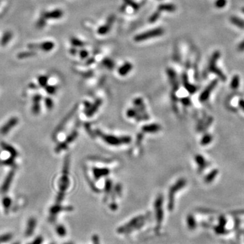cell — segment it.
I'll list each match as a JSON object with an SVG mask.
<instances>
[{"label":"cell","instance_id":"1","mask_svg":"<svg viewBox=\"0 0 244 244\" xmlns=\"http://www.w3.org/2000/svg\"><path fill=\"white\" fill-rule=\"evenodd\" d=\"M89 164L86 166V178L92 189L96 192V183L109 178L113 168H115L117 163L114 160L105 158L88 159Z\"/></svg>","mask_w":244,"mask_h":244},{"label":"cell","instance_id":"50","mask_svg":"<svg viewBox=\"0 0 244 244\" xmlns=\"http://www.w3.org/2000/svg\"><path fill=\"white\" fill-rule=\"evenodd\" d=\"M70 53H71V54L72 55H76V54L77 53V49H75V47H72V48L70 50Z\"/></svg>","mask_w":244,"mask_h":244},{"label":"cell","instance_id":"9","mask_svg":"<svg viewBox=\"0 0 244 244\" xmlns=\"http://www.w3.org/2000/svg\"><path fill=\"white\" fill-rule=\"evenodd\" d=\"M132 106L137 109L142 116L143 122H147L150 119V115L147 111V105L142 97H136L133 100Z\"/></svg>","mask_w":244,"mask_h":244},{"label":"cell","instance_id":"51","mask_svg":"<svg viewBox=\"0 0 244 244\" xmlns=\"http://www.w3.org/2000/svg\"><path fill=\"white\" fill-rule=\"evenodd\" d=\"M94 61H95L94 58H89V59L88 61H87V64H92V63H94Z\"/></svg>","mask_w":244,"mask_h":244},{"label":"cell","instance_id":"6","mask_svg":"<svg viewBox=\"0 0 244 244\" xmlns=\"http://www.w3.org/2000/svg\"><path fill=\"white\" fill-rule=\"evenodd\" d=\"M147 218V214L137 216L132 218L128 222L119 227L117 229V232L119 233V234H123L124 233H128L130 231H134L136 229L139 228L140 226H142Z\"/></svg>","mask_w":244,"mask_h":244},{"label":"cell","instance_id":"15","mask_svg":"<svg viewBox=\"0 0 244 244\" xmlns=\"http://www.w3.org/2000/svg\"><path fill=\"white\" fill-rule=\"evenodd\" d=\"M19 119L17 117H12L3 125L0 128V134L5 136L18 124Z\"/></svg>","mask_w":244,"mask_h":244},{"label":"cell","instance_id":"41","mask_svg":"<svg viewBox=\"0 0 244 244\" xmlns=\"http://www.w3.org/2000/svg\"><path fill=\"white\" fill-rule=\"evenodd\" d=\"M160 15L161 12H159V10H157L155 12H154L151 15L149 19H148V21H149L150 23H154V22H155L159 18V17H160Z\"/></svg>","mask_w":244,"mask_h":244},{"label":"cell","instance_id":"53","mask_svg":"<svg viewBox=\"0 0 244 244\" xmlns=\"http://www.w3.org/2000/svg\"><path fill=\"white\" fill-rule=\"evenodd\" d=\"M14 244H19V243H14Z\"/></svg>","mask_w":244,"mask_h":244},{"label":"cell","instance_id":"48","mask_svg":"<svg viewBox=\"0 0 244 244\" xmlns=\"http://www.w3.org/2000/svg\"><path fill=\"white\" fill-rule=\"evenodd\" d=\"M115 16L114 15H111L109 16L107 19V21H106V23L109 24L110 25H112V24L113 23V22L115 21Z\"/></svg>","mask_w":244,"mask_h":244},{"label":"cell","instance_id":"25","mask_svg":"<svg viewBox=\"0 0 244 244\" xmlns=\"http://www.w3.org/2000/svg\"><path fill=\"white\" fill-rule=\"evenodd\" d=\"M216 81H214L213 82H212L207 87V88L205 89V90L203 92V93L201 94V95L200 96L201 100H204L207 99V96H208L210 92H211V90L213 88H214V87L216 86Z\"/></svg>","mask_w":244,"mask_h":244},{"label":"cell","instance_id":"11","mask_svg":"<svg viewBox=\"0 0 244 244\" xmlns=\"http://www.w3.org/2000/svg\"><path fill=\"white\" fill-rule=\"evenodd\" d=\"M220 53L218 51H216L213 53L209 63L208 69L210 72H213L214 73L217 74L218 75V77L221 78L222 80H225V76H224L223 73L219 69H218V67H216V62L218 61V58H220Z\"/></svg>","mask_w":244,"mask_h":244},{"label":"cell","instance_id":"2","mask_svg":"<svg viewBox=\"0 0 244 244\" xmlns=\"http://www.w3.org/2000/svg\"><path fill=\"white\" fill-rule=\"evenodd\" d=\"M88 130L89 135L94 138H99L106 145L111 147L119 148L122 146L130 145L132 142L131 136L128 135H115L113 134L106 133L99 129H92L86 125V131Z\"/></svg>","mask_w":244,"mask_h":244},{"label":"cell","instance_id":"43","mask_svg":"<svg viewBox=\"0 0 244 244\" xmlns=\"http://www.w3.org/2000/svg\"><path fill=\"white\" fill-rule=\"evenodd\" d=\"M226 4V0H216L215 2V6L217 8H223Z\"/></svg>","mask_w":244,"mask_h":244},{"label":"cell","instance_id":"31","mask_svg":"<svg viewBox=\"0 0 244 244\" xmlns=\"http://www.w3.org/2000/svg\"><path fill=\"white\" fill-rule=\"evenodd\" d=\"M56 232L60 237H64L67 235V229L63 224H58L56 226Z\"/></svg>","mask_w":244,"mask_h":244},{"label":"cell","instance_id":"20","mask_svg":"<svg viewBox=\"0 0 244 244\" xmlns=\"http://www.w3.org/2000/svg\"><path fill=\"white\" fill-rule=\"evenodd\" d=\"M37 225V220L35 218H30L27 221L26 230H25L24 235L26 237H31L33 234L35 227Z\"/></svg>","mask_w":244,"mask_h":244},{"label":"cell","instance_id":"39","mask_svg":"<svg viewBox=\"0 0 244 244\" xmlns=\"http://www.w3.org/2000/svg\"><path fill=\"white\" fill-rule=\"evenodd\" d=\"M46 19L44 18L43 16L41 15L40 18L38 19L37 23H36V27H37V28H38L39 29H41L44 28V27L46 26Z\"/></svg>","mask_w":244,"mask_h":244},{"label":"cell","instance_id":"13","mask_svg":"<svg viewBox=\"0 0 244 244\" xmlns=\"http://www.w3.org/2000/svg\"><path fill=\"white\" fill-rule=\"evenodd\" d=\"M72 210L71 207H64L61 206V203H56L55 205H53L52 206L50 207L49 210L50 212V217L49 220L51 223L55 222L56 218H57V215L59 213L63 212V211H71Z\"/></svg>","mask_w":244,"mask_h":244},{"label":"cell","instance_id":"34","mask_svg":"<svg viewBox=\"0 0 244 244\" xmlns=\"http://www.w3.org/2000/svg\"><path fill=\"white\" fill-rule=\"evenodd\" d=\"M187 222V223L188 227H189V229L193 230L195 229V227L196 226V223H195V220L193 216H191V215L188 216Z\"/></svg>","mask_w":244,"mask_h":244},{"label":"cell","instance_id":"5","mask_svg":"<svg viewBox=\"0 0 244 244\" xmlns=\"http://www.w3.org/2000/svg\"><path fill=\"white\" fill-rule=\"evenodd\" d=\"M164 197L162 194H158L154 201V212L155 218V230L159 231L161 229L162 223L164 218Z\"/></svg>","mask_w":244,"mask_h":244},{"label":"cell","instance_id":"37","mask_svg":"<svg viewBox=\"0 0 244 244\" xmlns=\"http://www.w3.org/2000/svg\"><path fill=\"white\" fill-rule=\"evenodd\" d=\"M57 86H52V85H47L45 87V89L47 92V94H49L50 95L55 94L56 92L57 91Z\"/></svg>","mask_w":244,"mask_h":244},{"label":"cell","instance_id":"29","mask_svg":"<svg viewBox=\"0 0 244 244\" xmlns=\"http://www.w3.org/2000/svg\"><path fill=\"white\" fill-rule=\"evenodd\" d=\"M36 55V52L34 50H31L30 51H24L18 53L17 55V58L19 59H24V58L33 57Z\"/></svg>","mask_w":244,"mask_h":244},{"label":"cell","instance_id":"4","mask_svg":"<svg viewBox=\"0 0 244 244\" xmlns=\"http://www.w3.org/2000/svg\"><path fill=\"white\" fill-rule=\"evenodd\" d=\"M187 185V181L185 178H181L175 181L169 188L168 192L167 207L170 212H172L175 207V200L177 193L183 189Z\"/></svg>","mask_w":244,"mask_h":244},{"label":"cell","instance_id":"14","mask_svg":"<svg viewBox=\"0 0 244 244\" xmlns=\"http://www.w3.org/2000/svg\"><path fill=\"white\" fill-rule=\"evenodd\" d=\"M28 48L31 50H40L41 51L48 52L52 51L54 48L55 44L52 41H46L41 43L40 44H30L27 46Z\"/></svg>","mask_w":244,"mask_h":244},{"label":"cell","instance_id":"46","mask_svg":"<svg viewBox=\"0 0 244 244\" xmlns=\"http://www.w3.org/2000/svg\"><path fill=\"white\" fill-rule=\"evenodd\" d=\"M80 57L84 59V58H86L88 57V52L86 50H81L79 52Z\"/></svg>","mask_w":244,"mask_h":244},{"label":"cell","instance_id":"40","mask_svg":"<svg viewBox=\"0 0 244 244\" xmlns=\"http://www.w3.org/2000/svg\"><path fill=\"white\" fill-rule=\"evenodd\" d=\"M45 105H46L47 109L48 111H51L52 109L54 108V101H53V100L52 99H50L49 97H47L46 98V99H45Z\"/></svg>","mask_w":244,"mask_h":244},{"label":"cell","instance_id":"38","mask_svg":"<svg viewBox=\"0 0 244 244\" xmlns=\"http://www.w3.org/2000/svg\"><path fill=\"white\" fill-rule=\"evenodd\" d=\"M71 43L74 47H83L84 46L85 44L83 43L82 41L80 40L79 39L76 37H71Z\"/></svg>","mask_w":244,"mask_h":244},{"label":"cell","instance_id":"24","mask_svg":"<svg viewBox=\"0 0 244 244\" xmlns=\"http://www.w3.org/2000/svg\"><path fill=\"white\" fill-rule=\"evenodd\" d=\"M158 10H159V12H174L176 10V6L174 5L171 4H160L158 6Z\"/></svg>","mask_w":244,"mask_h":244},{"label":"cell","instance_id":"45","mask_svg":"<svg viewBox=\"0 0 244 244\" xmlns=\"http://www.w3.org/2000/svg\"><path fill=\"white\" fill-rule=\"evenodd\" d=\"M44 242V239L41 236H37L36 237L34 240L32 241L31 242L29 243L28 244H42Z\"/></svg>","mask_w":244,"mask_h":244},{"label":"cell","instance_id":"7","mask_svg":"<svg viewBox=\"0 0 244 244\" xmlns=\"http://www.w3.org/2000/svg\"><path fill=\"white\" fill-rule=\"evenodd\" d=\"M79 136V131L77 127H75L71 132L68 136H67L63 141L58 143L55 147L54 151L56 153H60L64 151H66L69 147V145L73 144Z\"/></svg>","mask_w":244,"mask_h":244},{"label":"cell","instance_id":"36","mask_svg":"<svg viewBox=\"0 0 244 244\" xmlns=\"http://www.w3.org/2000/svg\"><path fill=\"white\" fill-rule=\"evenodd\" d=\"M47 81H48V77L47 75H41L38 77L39 85L44 88L47 85Z\"/></svg>","mask_w":244,"mask_h":244},{"label":"cell","instance_id":"55","mask_svg":"<svg viewBox=\"0 0 244 244\" xmlns=\"http://www.w3.org/2000/svg\"><path fill=\"white\" fill-rule=\"evenodd\" d=\"M51 244H55V243H51Z\"/></svg>","mask_w":244,"mask_h":244},{"label":"cell","instance_id":"23","mask_svg":"<svg viewBox=\"0 0 244 244\" xmlns=\"http://www.w3.org/2000/svg\"><path fill=\"white\" fill-rule=\"evenodd\" d=\"M183 81L184 88H186L188 92H189V93H193L196 90L195 87L189 83V81H188V77L186 73H184L183 75Z\"/></svg>","mask_w":244,"mask_h":244},{"label":"cell","instance_id":"54","mask_svg":"<svg viewBox=\"0 0 244 244\" xmlns=\"http://www.w3.org/2000/svg\"><path fill=\"white\" fill-rule=\"evenodd\" d=\"M64 244H71V243H64Z\"/></svg>","mask_w":244,"mask_h":244},{"label":"cell","instance_id":"26","mask_svg":"<svg viewBox=\"0 0 244 244\" xmlns=\"http://www.w3.org/2000/svg\"><path fill=\"white\" fill-rule=\"evenodd\" d=\"M12 36L13 34L12 32L10 31H6L4 33V35H2V39H1V41H0V43H1V45L2 46H6V45L9 43V41L12 40Z\"/></svg>","mask_w":244,"mask_h":244},{"label":"cell","instance_id":"30","mask_svg":"<svg viewBox=\"0 0 244 244\" xmlns=\"http://www.w3.org/2000/svg\"><path fill=\"white\" fill-rule=\"evenodd\" d=\"M102 63L103 64V66H105L106 68H107L108 69H113L115 67V63L113 61V60H111V58H104Z\"/></svg>","mask_w":244,"mask_h":244},{"label":"cell","instance_id":"12","mask_svg":"<svg viewBox=\"0 0 244 244\" xmlns=\"http://www.w3.org/2000/svg\"><path fill=\"white\" fill-rule=\"evenodd\" d=\"M78 107H79V105H75L74 107L72 109V110L67 115V116L62 120V122L59 123V125L57 126V128L55 129V130L54 132V134H53V137H54V138L58 136V134L63 130V128H64V126L67 125V123L73 117V116L75 115V113H76L77 111Z\"/></svg>","mask_w":244,"mask_h":244},{"label":"cell","instance_id":"28","mask_svg":"<svg viewBox=\"0 0 244 244\" xmlns=\"http://www.w3.org/2000/svg\"><path fill=\"white\" fill-rule=\"evenodd\" d=\"M230 21L232 24H233L235 26L240 28V29H244V21L237 16H231L230 18Z\"/></svg>","mask_w":244,"mask_h":244},{"label":"cell","instance_id":"42","mask_svg":"<svg viewBox=\"0 0 244 244\" xmlns=\"http://www.w3.org/2000/svg\"><path fill=\"white\" fill-rule=\"evenodd\" d=\"M123 1H124V2L126 4L130 5V6L134 8V10H138V8H139L138 4H136V3L134 2V1H132V0H123Z\"/></svg>","mask_w":244,"mask_h":244},{"label":"cell","instance_id":"17","mask_svg":"<svg viewBox=\"0 0 244 244\" xmlns=\"http://www.w3.org/2000/svg\"><path fill=\"white\" fill-rule=\"evenodd\" d=\"M162 130L160 124L156 123H147L143 125L141 128V132L145 134H158Z\"/></svg>","mask_w":244,"mask_h":244},{"label":"cell","instance_id":"19","mask_svg":"<svg viewBox=\"0 0 244 244\" xmlns=\"http://www.w3.org/2000/svg\"><path fill=\"white\" fill-rule=\"evenodd\" d=\"M41 16L44 18L47 19H59L63 17V12L62 10L56 9L49 12H44L42 13Z\"/></svg>","mask_w":244,"mask_h":244},{"label":"cell","instance_id":"10","mask_svg":"<svg viewBox=\"0 0 244 244\" xmlns=\"http://www.w3.org/2000/svg\"><path fill=\"white\" fill-rule=\"evenodd\" d=\"M164 30L162 29V28H156V29H154L152 30L148 31L147 32L141 33V34H138L136 35L134 37V40L135 41L139 42V41H142L147 40L148 39L153 38V37H159V36H161L164 34Z\"/></svg>","mask_w":244,"mask_h":244},{"label":"cell","instance_id":"22","mask_svg":"<svg viewBox=\"0 0 244 244\" xmlns=\"http://www.w3.org/2000/svg\"><path fill=\"white\" fill-rule=\"evenodd\" d=\"M132 64L130 63H125L123 64L122 67H120L118 69V73L121 76H125L128 73L130 72L132 69Z\"/></svg>","mask_w":244,"mask_h":244},{"label":"cell","instance_id":"35","mask_svg":"<svg viewBox=\"0 0 244 244\" xmlns=\"http://www.w3.org/2000/svg\"><path fill=\"white\" fill-rule=\"evenodd\" d=\"M13 235L11 233H6V234H3L0 235V244L2 243H7L8 242L12 239Z\"/></svg>","mask_w":244,"mask_h":244},{"label":"cell","instance_id":"3","mask_svg":"<svg viewBox=\"0 0 244 244\" xmlns=\"http://www.w3.org/2000/svg\"><path fill=\"white\" fill-rule=\"evenodd\" d=\"M70 158L67 155L64 158L63 170L60 178L58 181V191L56 197V203H61L66 196L67 191L71 185V181L69 178Z\"/></svg>","mask_w":244,"mask_h":244},{"label":"cell","instance_id":"49","mask_svg":"<svg viewBox=\"0 0 244 244\" xmlns=\"http://www.w3.org/2000/svg\"><path fill=\"white\" fill-rule=\"evenodd\" d=\"M237 50H239V52L244 51V40L242 42H241L239 46H238Z\"/></svg>","mask_w":244,"mask_h":244},{"label":"cell","instance_id":"27","mask_svg":"<svg viewBox=\"0 0 244 244\" xmlns=\"http://www.w3.org/2000/svg\"><path fill=\"white\" fill-rule=\"evenodd\" d=\"M2 205L3 207H4L5 213H7L9 212L11 205H12V199L10 197H8V196H5V197L2 199Z\"/></svg>","mask_w":244,"mask_h":244},{"label":"cell","instance_id":"18","mask_svg":"<svg viewBox=\"0 0 244 244\" xmlns=\"http://www.w3.org/2000/svg\"><path fill=\"white\" fill-rule=\"evenodd\" d=\"M166 73L168 75V77L169 78L170 84L172 87V92H176L179 89V82L177 80V75H176V72L174 70L168 68L166 70Z\"/></svg>","mask_w":244,"mask_h":244},{"label":"cell","instance_id":"8","mask_svg":"<svg viewBox=\"0 0 244 244\" xmlns=\"http://www.w3.org/2000/svg\"><path fill=\"white\" fill-rule=\"evenodd\" d=\"M83 109L84 113L86 116L88 118L93 117L98 112H99L100 108L103 105L102 100L100 99H97L94 102H89L88 100H86L83 103Z\"/></svg>","mask_w":244,"mask_h":244},{"label":"cell","instance_id":"16","mask_svg":"<svg viewBox=\"0 0 244 244\" xmlns=\"http://www.w3.org/2000/svg\"><path fill=\"white\" fill-rule=\"evenodd\" d=\"M15 168H13L12 170H11L7 176H5V178L4 179V182L2 184L1 187H0V192H1L2 194H5L6 193L8 190H9L10 187L12 184L14 178H15Z\"/></svg>","mask_w":244,"mask_h":244},{"label":"cell","instance_id":"21","mask_svg":"<svg viewBox=\"0 0 244 244\" xmlns=\"http://www.w3.org/2000/svg\"><path fill=\"white\" fill-rule=\"evenodd\" d=\"M0 145H1V147L3 149L10 154L11 158H12L14 159H16L17 158L18 155V152L13 146L5 142H1Z\"/></svg>","mask_w":244,"mask_h":244},{"label":"cell","instance_id":"47","mask_svg":"<svg viewBox=\"0 0 244 244\" xmlns=\"http://www.w3.org/2000/svg\"><path fill=\"white\" fill-rule=\"evenodd\" d=\"M42 99V96L41 94H35L34 96L32 98V101L33 102H41V100Z\"/></svg>","mask_w":244,"mask_h":244},{"label":"cell","instance_id":"52","mask_svg":"<svg viewBox=\"0 0 244 244\" xmlns=\"http://www.w3.org/2000/svg\"><path fill=\"white\" fill-rule=\"evenodd\" d=\"M242 12L244 13V8H242Z\"/></svg>","mask_w":244,"mask_h":244},{"label":"cell","instance_id":"44","mask_svg":"<svg viewBox=\"0 0 244 244\" xmlns=\"http://www.w3.org/2000/svg\"><path fill=\"white\" fill-rule=\"evenodd\" d=\"M239 78L237 76V75H235V76L233 78V80H232V82H231L232 88H237L238 85H239Z\"/></svg>","mask_w":244,"mask_h":244},{"label":"cell","instance_id":"33","mask_svg":"<svg viewBox=\"0 0 244 244\" xmlns=\"http://www.w3.org/2000/svg\"><path fill=\"white\" fill-rule=\"evenodd\" d=\"M41 111V105L40 102H33L32 107H31V111L33 115H39Z\"/></svg>","mask_w":244,"mask_h":244},{"label":"cell","instance_id":"32","mask_svg":"<svg viewBox=\"0 0 244 244\" xmlns=\"http://www.w3.org/2000/svg\"><path fill=\"white\" fill-rule=\"evenodd\" d=\"M111 27V25L108 23H106L105 25H102V26L100 27L99 29H98L97 32L100 35H105L109 31H110Z\"/></svg>","mask_w":244,"mask_h":244}]
</instances>
